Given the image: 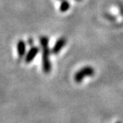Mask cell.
I'll use <instances>...</instances> for the list:
<instances>
[{
	"instance_id": "ba28073f",
	"label": "cell",
	"mask_w": 123,
	"mask_h": 123,
	"mask_svg": "<svg viewBox=\"0 0 123 123\" xmlns=\"http://www.w3.org/2000/svg\"><path fill=\"white\" fill-rule=\"evenodd\" d=\"M75 1H77V2H81V1H82V0H75Z\"/></svg>"
},
{
	"instance_id": "6da1fadb",
	"label": "cell",
	"mask_w": 123,
	"mask_h": 123,
	"mask_svg": "<svg viewBox=\"0 0 123 123\" xmlns=\"http://www.w3.org/2000/svg\"><path fill=\"white\" fill-rule=\"evenodd\" d=\"M39 43H40L42 53H43V70L45 74H50L52 69L51 62L50 59V49L49 47V38L46 36H42L39 38Z\"/></svg>"
},
{
	"instance_id": "3957f363",
	"label": "cell",
	"mask_w": 123,
	"mask_h": 123,
	"mask_svg": "<svg viewBox=\"0 0 123 123\" xmlns=\"http://www.w3.org/2000/svg\"><path fill=\"white\" fill-rule=\"evenodd\" d=\"M66 43H67V40H66L65 38H63V37L59 38L55 43V46H53V48L50 50L51 54H53V55H55L59 54L60 51L62 50L64 48V46H66Z\"/></svg>"
},
{
	"instance_id": "5b68a950",
	"label": "cell",
	"mask_w": 123,
	"mask_h": 123,
	"mask_svg": "<svg viewBox=\"0 0 123 123\" xmlns=\"http://www.w3.org/2000/svg\"><path fill=\"white\" fill-rule=\"evenodd\" d=\"M26 43L23 39L19 40L17 43V50H18V55L19 57V59H23L26 55Z\"/></svg>"
},
{
	"instance_id": "30bf717a",
	"label": "cell",
	"mask_w": 123,
	"mask_h": 123,
	"mask_svg": "<svg viewBox=\"0 0 123 123\" xmlns=\"http://www.w3.org/2000/svg\"><path fill=\"white\" fill-rule=\"evenodd\" d=\"M60 1H62V0H60Z\"/></svg>"
},
{
	"instance_id": "7a4b0ae2",
	"label": "cell",
	"mask_w": 123,
	"mask_h": 123,
	"mask_svg": "<svg viewBox=\"0 0 123 123\" xmlns=\"http://www.w3.org/2000/svg\"><path fill=\"white\" fill-rule=\"evenodd\" d=\"M94 69L92 66H86L84 67L81 68L80 70H78L77 72L75 73L74 76V79L77 83L82 82L83 79L86 77H91V76L94 75Z\"/></svg>"
},
{
	"instance_id": "52a82bcc",
	"label": "cell",
	"mask_w": 123,
	"mask_h": 123,
	"mask_svg": "<svg viewBox=\"0 0 123 123\" xmlns=\"http://www.w3.org/2000/svg\"><path fill=\"white\" fill-rule=\"evenodd\" d=\"M27 43H28L31 46H34V43H33V40H32V38H29V39H28Z\"/></svg>"
},
{
	"instance_id": "8992f818",
	"label": "cell",
	"mask_w": 123,
	"mask_h": 123,
	"mask_svg": "<svg viewBox=\"0 0 123 123\" xmlns=\"http://www.w3.org/2000/svg\"><path fill=\"white\" fill-rule=\"evenodd\" d=\"M70 7V4L67 0H62L61 4H60V7H59V11L61 12H66L67 11H69Z\"/></svg>"
},
{
	"instance_id": "277c9868",
	"label": "cell",
	"mask_w": 123,
	"mask_h": 123,
	"mask_svg": "<svg viewBox=\"0 0 123 123\" xmlns=\"http://www.w3.org/2000/svg\"><path fill=\"white\" fill-rule=\"evenodd\" d=\"M39 52V48L38 46H31V48L30 49V50L28 51L27 54L26 55L25 58V62L26 63H30L34 59V58L38 55V54Z\"/></svg>"
},
{
	"instance_id": "9c48e42d",
	"label": "cell",
	"mask_w": 123,
	"mask_h": 123,
	"mask_svg": "<svg viewBox=\"0 0 123 123\" xmlns=\"http://www.w3.org/2000/svg\"><path fill=\"white\" fill-rule=\"evenodd\" d=\"M116 123H120V122H116Z\"/></svg>"
}]
</instances>
